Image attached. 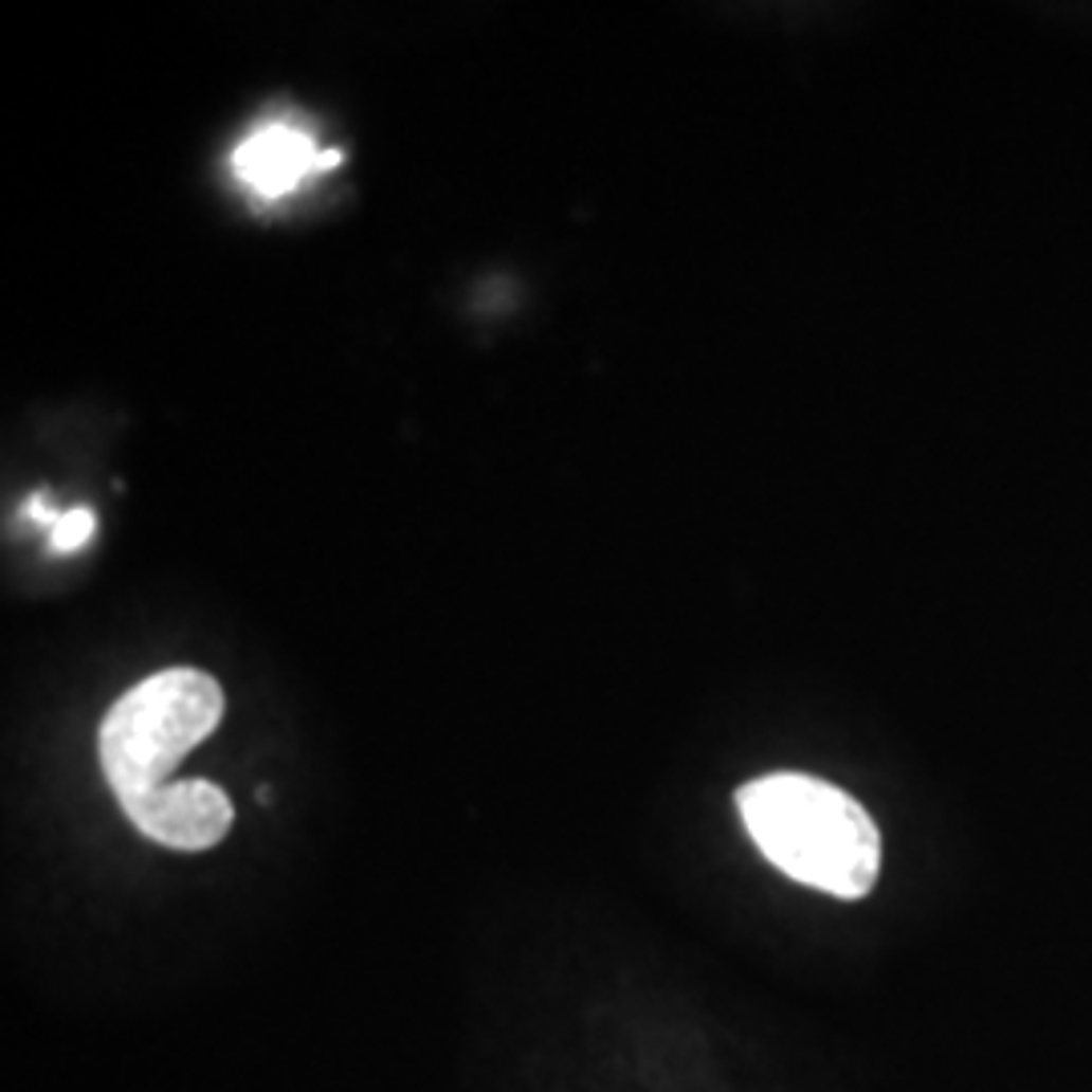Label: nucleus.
<instances>
[{
    "mask_svg": "<svg viewBox=\"0 0 1092 1092\" xmlns=\"http://www.w3.org/2000/svg\"><path fill=\"white\" fill-rule=\"evenodd\" d=\"M235 170L251 190L275 199V195H288L304 175H316L320 150L304 130L272 122V126H259L235 150Z\"/></svg>",
    "mask_w": 1092,
    "mask_h": 1092,
    "instance_id": "obj_4",
    "label": "nucleus"
},
{
    "mask_svg": "<svg viewBox=\"0 0 1092 1092\" xmlns=\"http://www.w3.org/2000/svg\"><path fill=\"white\" fill-rule=\"evenodd\" d=\"M93 510L86 506H73V510H61V518L49 526V546L57 550V554H69V550H81V546L93 539Z\"/></svg>",
    "mask_w": 1092,
    "mask_h": 1092,
    "instance_id": "obj_5",
    "label": "nucleus"
},
{
    "mask_svg": "<svg viewBox=\"0 0 1092 1092\" xmlns=\"http://www.w3.org/2000/svg\"><path fill=\"white\" fill-rule=\"evenodd\" d=\"M219 721L223 688L199 668H166L134 684L106 712L97 736L102 774L117 801L170 781L175 765L195 745H203Z\"/></svg>",
    "mask_w": 1092,
    "mask_h": 1092,
    "instance_id": "obj_2",
    "label": "nucleus"
},
{
    "mask_svg": "<svg viewBox=\"0 0 1092 1092\" xmlns=\"http://www.w3.org/2000/svg\"><path fill=\"white\" fill-rule=\"evenodd\" d=\"M736 809L749 838L794 882L834 898H866L882 838L862 805L838 785L805 774H769L741 785Z\"/></svg>",
    "mask_w": 1092,
    "mask_h": 1092,
    "instance_id": "obj_1",
    "label": "nucleus"
},
{
    "mask_svg": "<svg viewBox=\"0 0 1092 1092\" xmlns=\"http://www.w3.org/2000/svg\"><path fill=\"white\" fill-rule=\"evenodd\" d=\"M122 809L142 838L166 845V850H182V854L219 845L235 821L231 797L203 777L162 781L146 794L122 797Z\"/></svg>",
    "mask_w": 1092,
    "mask_h": 1092,
    "instance_id": "obj_3",
    "label": "nucleus"
}]
</instances>
